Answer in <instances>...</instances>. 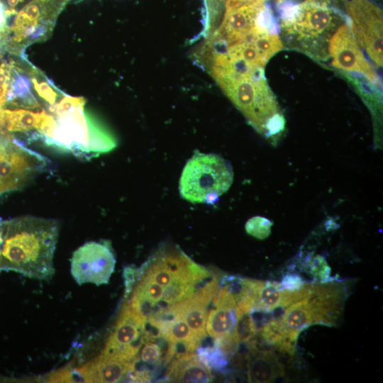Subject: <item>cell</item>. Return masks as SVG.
<instances>
[{
  "label": "cell",
  "instance_id": "cell-24",
  "mask_svg": "<svg viewBox=\"0 0 383 383\" xmlns=\"http://www.w3.org/2000/svg\"><path fill=\"white\" fill-rule=\"evenodd\" d=\"M310 271L315 279L319 282H328L331 269L325 258L321 255H316L312 258L309 264Z\"/></svg>",
  "mask_w": 383,
  "mask_h": 383
},
{
  "label": "cell",
  "instance_id": "cell-14",
  "mask_svg": "<svg viewBox=\"0 0 383 383\" xmlns=\"http://www.w3.org/2000/svg\"><path fill=\"white\" fill-rule=\"evenodd\" d=\"M207 316L205 329L214 338H224L236 331L238 319L244 314L238 309L228 282H222Z\"/></svg>",
  "mask_w": 383,
  "mask_h": 383
},
{
  "label": "cell",
  "instance_id": "cell-29",
  "mask_svg": "<svg viewBox=\"0 0 383 383\" xmlns=\"http://www.w3.org/2000/svg\"><path fill=\"white\" fill-rule=\"evenodd\" d=\"M21 1L23 0H7V4L10 9H13Z\"/></svg>",
  "mask_w": 383,
  "mask_h": 383
},
{
  "label": "cell",
  "instance_id": "cell-19",
  "mask_svg": "<svg viewBox=\"0 0 383 383\" xmlns=\"http://www.w3.org/2000/svg\"><path fill=\"white\" fill-rule=\"evenodd\" d=\"M46 113L45 111L34 112L25 109L11 110L0 107V126L9 132L38 131Z\"/></svg>",
  "mask_w": 383,
  "mask_h": 383
},
{
  "label": "cell",
  "instance_id": "cell-7",
  "mask_svg": "<svg viewBox=\"0 0 383 383\" xmlns=\"http://www.w3.org/2000/svg\"><path fill=\"white\" fill-rule=\"evenodd\" d=\"M46 165L40 154L13 138L0 136V194L21 188Z\"/></svg>",
  "mask_w": 383,
  "mask_h": 383
},
{
  "label": "cell",
  "instance_id": "cell-16",
  "mask_svg": "<svg viewBox=\"0 0 383 383\" xmlns=\"http://www.w3.org/2000/svg\"><path fill=\"white\" fill-rule=\"evenodd\" d=\"M330 0H305L298 9L294 28L301 37L317 38L327 30L333 21Z\"/></svg>",
  "mask_w": 383,
  "mask_h": 383
},
{
  "label": "cell",
  "instance_id": "cell-4",
  "mask_svg": "<svg viewBox=\"0 0 383 383\" xmlns=\"http://www.w3.org/2000/svg\"><path fill=\"white\" fill-rule=\"evenodd\" d=\"M86 101L57 114L47 113L38 131L48 146L89 159L116 146L113 137L84 111Z\"/></svg>",
  "mask_w": 383,
  "mask_h": 383
},
{
  "label": "cell",
  "instance_id": "cell-30",
  "mask_svg": "<svg viewBox=\"0 0 383 383\" xmlns=\"http://www.w3.org/2000/svg\"><path fill=\"white\" fill-rule=\"evenodd\" d=\"M2 243V236H1V226H0V255H1V245Z\"/></svg>",
  "mask_w": 383,
  "mask_h": 383
},
{
  "label": "cell",
  "instance_id": "cell-17",
  "mask_svg": "<svg viewBox=\"0 0 383 383\" xmlns=\"http://www.w3.org/2000/svg\"><path fill=\"white\" fill-rule=\"evenodd\" d=\"M247 355V376L250 382H272L284 374V366L277 355L269 350H260L254 342Z\"/></svg>",
  "mask_w": 383,
  "mask_h": 383
},
{
  "label": "cell",
  "instance_id": "cell-8",
  "mask_svg": "<svg viewBox=\"0 0 383 383\" xmlns=\"http://www.w3.org/2000/svg\"><path fill=\"white\" fill-rule=\"evenodd\" d=\"M116 257L106 241L86 243L71 258V274L79 284H107L114 270Z\"/></svg>",
  "mask_w": 383,
  "mask_h": 383
},
{
  "label": "cell",
  "instance_id": "cell-12",
  "mask_svg": "<svg viewBox=\"0 0 383 383\" xmlns=\"http://www.w3.org/2000/svg\"><path fill=\"white\" fill-rule=\"evenodd\" d=\"M218 279L216 277L196 289L191 296L169 306L165 311L181 316L202 340L206 337L208 307L218 294Z\"/></svg>",
  "mask_w": 383,
  "mask_h": 383
},
{
  "label": "cell",
  "instance_id": "cell-21",
  "mask_svg": "<svg viewBox=\"0 0 383 383\" xmlns=\"http://www.w3.org/2000/svg\"><path fill=\"white\" fill-rule=\"evenodd\" d=\"M196 355L199 361L207 368L220 371L228 365V357L215 343L213 346H199Z\"/></svg>",
  "mask_w": 383,
  "mask_h": 383
},
{
  "label": "cell",
  "instance_id": "cell-23",
  "mask_svg": "<svg viewBox=\"0 0 383 383\" xmlns=\"http://www.w3.org/2000/svg\"><path fill=\"white\" fill-rule=\"evenodd\" d=\"M157 338L143 339L144 346L138 359L144 363L156 365L162 361L163 352L161 346L155 342Z\"/></svg>",
  "mask_w": 383,
  "mask_h": 383
},
{
  "label": "cell",
  "instance_id": "cell-28",
  "mask_svg": "<svg viewBox=\"0 0 383 383\" xmlns=\"http://www.w3.org/2000/svg\"><path fill=\"white\" fill-rule=\"evenodd\" d=\"M6 11L4 5L0 1V32H6L8 30V16Z\"/></svg>",
  "mask_w": 383,
  "mask_h": 383
},
{
  "label": "cell",
  "instance_id": "cell-2",
  "mask_svg": "<svg viewBox=\"0 0 383 383\" xmlns=\"http://www.w3.org/2000/svg\"><path fill=\"white\" fill-rule=\"evenodd\" d=\"M1 230L0 271L11 270L40 280L52 278L57 221L26 216L2 223Z\"/></svg>",
  "mask_w": 383,
  "mask_h": 383
},
{
  "label": "cell",
  "instance_id": "cell-6",
  "mask_svg": "<svg viewBox=\"0 0 383 383\" xmlns=\"http://www.w3.org/2000/svg\"><path fill=\"white\" fill-rule=\"evenodd\" d=\"M231 163L216 154L196 152L185 165L179 180L182 198L192 203L213 204L232 184Z\"/></svg>",
  "mask_w": 383,
  "mask_h": 383
},
{
  "label": "cell",
  "instance_id": "cell-22",
  "mask_svg": "<svg viewBox=\"0 0 383 383\" xmlns=\"http://www.w3.org/2000/svg\"><path fill=\"white\" fill-rule=\"evenodd\" d=\"M272 222L262 216H255L250 218L245 223V231L251 236L264 240L271 233Z\"/></svg>",
  "mask_w": 383,
  "mask_h": 383
},
{
  "label": "cell",
  "instance_id": "cell-27",
  "mask_svg": "<svg viewBox=\"0 0 383 383\" xmlns=\"http://www.w3.org/2000/svg\"><path fill=\"white\" fill-rule=\"evenodd\" d=\"M136 270L133 266H127L123 270L126 298L128 296L136 282Z\"/></svg>",
  "mask_w": 383,
  "mask_h": 383
},
{
  "label": "cell",
  "instance_id": "cell-9",
  "mask_svg": "<svg viewBox=\"0 0 383 383\" xmlns=\"http://www.w3.org/2000/svg\"><path fill=\"white\" fill-rule=\"evenodd\" d=\"M347 11L353 33L377 66H382V11L369 0H350Z\"/></svg>",
  "mask_w": 383,
  "mask_h": 383
},
{
  "label": "cell",
  "instance_id": "cell-18",
  "mask_svg": "<svg viewBox=\"0 0 383 383\" xmlns=\"http://www.w3.org/2000/svg\"><path fill=\"white\" fill-rule=\"evenodd\" d=\"M165 377L172 382L206 383L213 380L211 370L193 352L177 353L169 366Z\"/></svg>",
  "mask_w": 383,
  "mask_h": 383
},
{
  "label": "cell",
  "instance_id": "cell-3",
  "mask_svg": "<svg viewBox=\"0 0 383 383\" xmlns=\"http://www.w3.org/2000/svg\"><path fill=\"white\" fill-rule=\"evenodd\" d=\"M213 77L259 133L272 138L283 131L284 119L263 75V69L245 72L229 70Z\"/></svg>",
  "mask_w": 383,
  "mask_h": 383
},
{
  "label": "cell",
  "instance_id": "cell-31",
  "mask_svg": "<svg viewBox=\"0 0 383 383\" xmlns=\"http://www.w3.org/2000/svg\"><path fill=\"white\" fill-rule=\"evenodd\" d=\"M279 1H282V0H279Z\"/></svg>",
  "mask_w": 383,
  "mask_h": 383
},
{
  "label": "cell",
  "instance_id": "cell-25",
  "mask_svg": "<svg viewBox=\"0 0 383 383\" xmlns=\"http://www.w3.org/2000/svg\"><path fill=\"white\" fill-rule=\"evenodd\" d=\"M32 83L33 88L36 91L37 94L43 100L48 102L50 106L55 104L56 99L58 96V94L53 89L47 82H38L37 79L32 78Z\"/></svg>",
  "mask_w": 383,
  "mask_h": 383
},
{
  "label": "cell",
  "instance_id": "cell-20",
  "mask_svg": "<svg viewBox=\"0 0 383 383\" xmlns=\"http://www.w3.org/2000/svg\"><path fill=\"white\" fill-rule=\"evenodd\" d=\"M11 79L7 96V101L16 106L26 109H35L38 103L31 91V82L20 72V69L10 64Z\"/></svg>",
  "mask_w": 383,
  "mask_h": 383
},
{
  "label": "cell",
  "instance_id": "cell-10",
  "mask_svg": "<svg viewBox=\"0 0 383 383\" xmlns=\"http://www.w3.org/2000/svg\"><path fill=\"white\" fill-rule=\"evenodd\" d=\"M147 320L126 302L102 355L125 362L138 356Z\"/></svg>",
  "mask_w": 383,
  "mask_h": 383
},
{
  "label": "cell",
  "instance_id": "cell-5",
  "mask_svg": "<svg viewBox=\"0 0 383 383\" xmlns=\"http://www.w3.org/2000/svg\"><path fill=\"white\" fill-rule=\"evenodd\" d=\"M161 285L164 290L162 311L191 296L196 286L210 276L181 250L160 254L137 270ZM160 313V312H159Z\"/></svg>",
  "mask_w": 383,
  "mask_h": 383
},
{
  "label": "cell",
  "instance_id": "cell-26",
  "mask_svg": "<svg viewBox=\"0 0 383 383\" xmlns=\"http://www.w3.org/2000/svg\"><path fill=\"white\" fill-rule=\"evenodd\" d=\"M305 282L303 281L301 276L295 273L286 274L280 284L284 289L289 291H296L299 289Z\"/></svg>",
  "mask_w": 383,
  "mask_h": 383
},
{
  "label": "cell",
  "instance_id": "cell-15",
  "mask_svg": "<svg viewBox=\"0 0 383 383\" xmlns=\"http://www.w3.org/2000/svg\"><path fill=\"white\" fill-rule=\"evenodd\" d=\"M131 362H125L102 354L84 365L72 369L74 382L112 383L128 379Z\"/></svg>",
  "mask_w": 383,
  "mask_h": 383
},
{
  "label": "cell",
  "instance_id": "cell-1",
  "mask_svg": "<svg viewBox=\"0 0 383 383\" xmlns=\"http://www.w3.org/2000/svg\"><path fill=\"white\" fill-rule=\"evenodd\" d=\"M346 298L347 288L343 282L311 283L304 297L270 313V321L257 335L279 352L293 355L304 329L313 325L334 327L339 323Z\"/></svg>",
  "mask_w": 383,
  "mask_h": 383
},
{
  "label": "cell",
  "instance_id": "cell-13",
  "mask_svg": "<svg viewBox=\"0 0 383 383\" xmlns=\"http://www.w3.org/2000/svg\"><path fill=\"white\" fill-rule=\"evenodd\" d=\"M264 11L263 3L226 9L222 23L212 40L224 43L226 48L240 42L259 24V18Z\"/></svg>",
  "mask_w": 383,
  "mask_h": 383
},
{
  "label": "cell",
  "instance_id": "cell-11",
  "mask_svg": "<svg viewBox=\"0 0 383 383\" xmlns=\"http://www.w3.org/2000/svg\"><path fill=\"white\" fill-rule=\"evenodd\" d=\"M328 48L334 67L344 71L360 73L371 83L376 82L377 74L348 24L340 26L333 33L330 38Z\"/></svg>",
  "mask_w": 383,
  "mask_h": 383
}]
</instances>
